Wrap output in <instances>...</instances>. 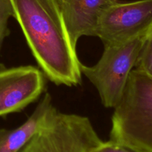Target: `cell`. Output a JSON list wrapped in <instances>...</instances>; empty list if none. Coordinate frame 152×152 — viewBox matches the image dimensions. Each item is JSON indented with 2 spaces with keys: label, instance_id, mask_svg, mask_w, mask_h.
<instances>
[{
  "label": "cell",
  "instance_id": "obj_8",
  "mask_svg": "<svg viewBox=\"0 0 152 152\" xmlns=\"http://www.w3.org/2000/svg\"><path fill=\"white\" fill-rule=\"evenodd\" d=\"M52 97L46 93L28 120L13 129H0V152H19L57 112Z\"/></svg>",
  "mask_w": 152,
  "mask_h": 152
},
{
  "label": "cell",
  "instance_id": "obj_10",
  "mask_svg": "<svg viewBox=\"0 0 152 152\" xmlns=\"http://www.w3.org/2000/svg\"><path fill=\"white\" fill-rule=\"evenodd\" d=\"M12 17V9L9 0H0V50L4 39L10 34L9 19Z\"/></svg>",
  "mask_w": 152,
  "mask_h": 152
},
{
  "label": "cell",
  "instance_id": "obj_9",
  "mask_svg": "<svg viewBox=\"0 0 152 152\" xmlns=\"http://www.w3.org/2000/svg\"><path fill=\"white\" fill-rule=\"evenodd\" d=\"M134 69L152 77V31L149 33L143 44Z\"/></svg>",
  "mask_w": 152,
  "mask_h": 152
},
{
  "label": "cell",
  "instance_id": "obj_7",
  "mask_svg": "<svg viewBox=\"0 0 152 152\" xmlns=\"http://www.w3.org/2000/svg\"><path fill=\"white\" fill-rule=\"evenodd\" d=\"M119 0H61L63 17L72 43L77 47L82 37H96L104 10Z\"/></svg>",
  "mask_w": 152,
  "mask_h": 152
},
{
  "label": "cell",
  "instance_id": "obj_1",
  "mask_svg": "<svg viewBox=\"0 0 152 152\" xmlns=\"http://www.w3.org/2000/svg\"><path fill=\"white\" fill-rule=\"evenodd\" d=\"M40 69L52 83L68 87L81 83L77 54L67 31L61 0H9Z\"/></svg>",
  "mask_w": 152,
  "mask_h": 152
},
{
  "label": "cell",
  "instance_id": "obj_5",
  "mask_svg": "<svg viewBox=\"0 0 152 152\" xmlns=\"http://www.w3.org/2000/svg\"><path fill=\"white\" fill-rule=\"evenodd\" d=\"M152 31V0L118 1L100 18L97 35L104 47L123 44Z\"/></svg>",
  "mask_w": 152,
  "mask_h": 152
},
{
  "label": "cell",
  "instance_id": "obj_6",
  "mask_svg": "<svg viewBox=\"0 0 152 152\" xmlns=\"http://www.w3.org/2000/svg\"><path fill=\"white\" fill-rule=\"evenodd\" d=\"M46 77L40 68L0 65V117L20 112L46 91Z\"/></svg>",
  "mask_w": 152,
  "mask_h": 152
},
{
  "label": "cell",
  "instance_id": "obj_4",
  "mask_svg": "<svg viewBox=\"0 0 152 152\" xmlns=\"http://www.w3.org/2000/svg\"><path fill=\"white\" fill-rule=\"evenodd\" d=\"M102 142L88 117L57 111L19 152H91Z\"/></svg>",
  "mask_w": 152,
  "mask_h": 152
},
{
  "label": "cell",
  "instance_id": "obj_3",
  "mask_svg": "<svg viewBox=\"0 0 152 152\" xmlns=\"http://www.w3.org/2000/svg\"><path fill=\"white\" fill-rule=\"evenodd\" d=\"M148 35L104 47L100 59L92 66L80 64L82 74L95 86L105 108H114L122 99Z\"/></svg>",
  "mask_w": 152,
  "mask_h": 152
},
{
  "label": "cell",
  "instance_id": "obj_11",
  "mask_svg": "<svg viewBox=\"0 0 152 152\" xmlns=\"http://www.w3.org/2000/svg\"><path fill=\"white\" fill-rule=\"evenodd\" d=\"M91 152H141L131 148L129 146L114 142L109 140L108 141H103L100 145L92 149Z\"/></svg>",
  "mask_w": 152,
  "mask_h": 152
},
{
  "label": "cell",
  "instance_id": "obj_2",
  "mask_svg": "<svg viewBox=\"0 0 152 152\" xmlns=\"http://www.w3.org/2000/svg\"><path fill=\"white\" fill-rule=\"evenodd\" d=\"M113 109L110 140L141 152H152V77L133 69Z\"/></svg>",
  "mask_w": 152,
  "mask_h": 152
}]
</instances>
